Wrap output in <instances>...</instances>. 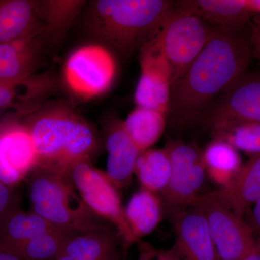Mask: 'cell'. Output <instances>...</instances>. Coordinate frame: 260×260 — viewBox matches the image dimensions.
<instances>
[{
	"instance_id": "cell-12",
	"label": "cell",
	"mask_w": 260,
	"mask_h": 260,
	"mask_svg": "<svg viewBox=\"0 0 260 260\" xmlns=\"http://www.w3.org/2000/svg\"><path fill=\"white\" fill-rule=\"evenodd\" d=\"M37 165L35 146L25 124L0 123V181L13 188Z\"/></svg>"
},
{
	"instance_id": "cell-10",
	"label": "cell",
	"mask_w": 260,
	"mask_h": 260,
	"mask_svg": "<svg viewBox=\"0 0 260 260\" xmlns=\"http://www.w3.org/2000/svg\"><path fill=\"white\" fill-rule=\"evenodd\" d=\"M211 129L232 123H260V72L246 70L213 103L205 120Z\"/></svg>"
},
{
	"instance_id": "cell-5",
	"label": "cell",
	"mask_w": 260,
	"mask_h": 260,
	"mask_svg": "<svg viewBox=\"0 0 260 260\" xmlns=\"http://www.w3.org/2000/svg\"><path fill=\"white\" fill-rule=\"evenodd\" d=\"M218 29L174 3L152 35L170 65L172 85L186 73Z\"/></svg>"
},
{
	"instance_id": "cell-7",
	"label": "cell",
	"mask_w": 260,
	"mask_h": 260,
	"mask_svg": "<svg viewBox=\"0 0 260 260\" xmlns=\"http://www.w3.org/2000/svg\"><path fill=\"white\" fill-rule=\"evenodd\" d=\"M73 187L92 213L112 224L122 241L124 249L133 244L120 196L115 184L90 160L73 166L67 173Z\"/></svg>"
},
{
	"instance_id": "cell-14",
	"label": "cell",
	"mask_w": 260,
	"mask_h": 260,
	"mask_svg": "<svg viewBox=\"0 0 260 260\" xmlns=\"http://www.w3.org/2000/svg\"><path fill=\"white\" fill-rule=\"evenodd\" d=\"M105 148L107 152V172L117 188L129 184L141 151L126 133L123 121L114 119L105 129Z\"/></svg>"
},
{
	"instance_id": "cell-21",
	"label": "cell",
	"mask_w": 260,
	"mask_h": 260,
	"mask_svg": "<svg viewBox=\"0 0 260 260\" xmlns=\"http://www.w3.org/2000/svg\"><path fill=\"white\" fill-rule=\"evenodd\" d=\"M56 227L32 212L20 207L8 214L0 223V246L10 249Z\"/></svg>"
},
{
	"instance_id": "cell-34",
	"label": "cell",
	"mask_w": 260,
	"mask_h": 260,
	"mask_svg": "<svg viewBox=\"0 0 260 260\" xmlns=\"http://www.w3.org/2000/svg\"><path fill=\"white\" fill-rule=\"evenodd\" d=\"M248 9L254 15H260V0H246Z\"/></svg>"
},
{
	"instance_id": "cell-3",
	"label": "cell",
	"mask_w": 260,
	"mask_h": 260,
	"mask_svg": "<svg viewBox=\"0 0 260 260\" xmlns=\"http://www.w3.org/2000/svg\"><path fill=\"white\" fill-rule=\"evenodd\" d=\"M167 0H99L89 11L90 32L104 47L128 56L156 31L172 9Z\"/></svg>"
},
{
	"instance_id": "cell-24",
	"label": "cell",
	"mask_w": 260,
	"mask_h": 260,
	"mask_svg": "<svg viewBox=\"0 0 260 260\" xmlns=\"http://www.w3.org/2000/svg\"><path fill=\"white\" fill-rule=\"evenodd\" d=\"M203 160L207 174L223 188L230 184L242 166L237 150L223 140L217 139L203 150Z\"/></svg>"
},
{
	"instance_id": "cell-32",
	"label": "cell",
	"mask_w": 260,
	"mask_h": 260,
	"mask_svg": "<svg viewBox=\"0 0 260 260\" xmlns=\"http://www.w3.org/2000/svg\"><path fill=\"white\" fill-rule=\"evenodd\" d=\"M154 260H178L177 251H167V252H155Z\"/></svg>"
},
{
	"instance_id": "cell-25",
	"label": "cell",
	"mask_w": 260,
	"mask_h": 260,
	"mask_svg": "<svg viewBox=\"0 0 260 260\" xmlns=\"http://www.w3.org/2000/svg\"><path fill=\"white\" fill-rule=\"evenodd\" d=\"M79 234L81 233L73 229L54 227L30 240L7 249L25 260H54L67 242Z\"/></svg>"
},
{
	"instance_id": "cell-9",
	"label": "cell",
	"mask_w": 260,
	"mask_h": 260,
	"mask_svg": "<svg viewBox=\"0 0 260 260\" xmlns=\"http://www.w3.org/2000/svg\"><path fill=\"white\" fill-rule=\"evenodd\" d=\"M166 150L170 158L172 172L164 200L172 213L191 205L200 194L206 178L203 151L198 145L181 140L169 141Z\"/></svg>"
},
{
	"instance_id": "cell-31",
	"label": "cell",
	"mask_w": 260,
	"mask_h": 260,
	"mask_svg": "<svg viewBox=\"0 0 260 260\" xmlns=\"http://www.w3.org/2000/svg\"><path fill=\"white\" fill-rule=\"evenodd\" d=\"M250 34L252 54L260 60V27H252Z\"/></svg>"
},
{
	"instance_id": "cell-20",
	"label": "cell",
	"mask_w": 260,
	"mask_h": 260,
	"mask_svg": "<svg viewBox=\"0 0 260 260\" xmlns=\"http://www.w3.org/2000/svg\"><path fill=\"white\" fill-rule=\"evenodd\" d=\"M124 216L133 243L148 235L155 229L162 218V207L156 195L140 189L130 198Z\"/></svg>"
},
{
	"instance_id": "cell-35",
	"label": "cell",
	"mask_w": 260,
	"mask_h": 260,
	"mask_svg": "<svg viewBox=\"0 0 260 260\" xmlns=\"http://www.w3.org/2000/svg\"><path fill=\"white\" fill-rule=\"evenodd\" d=\"M241 260H260V255L256 252V250H254V252L251 253L250 255Z\"/></svg>"
},
{
	"instance_id": "cell-26",
	"label": "cell",
	"mask_w": 260,
	"mask_h": 260,
	"mask_svg": "<svg viewBox=\"0 0 260 260\" xmlns=\"http://www.w3.org/2000/svg\"><path fill=\"white\" fill-rule=\"evenodd\" d=\"M214 139L223 140L249 156L260 155V123H232L212 129Z\"/></svg>"
},
{
	"instance_id": "cell-28",
	"label": "cell",
	"mask_w": 260,
	"mask_h": 260,
	"mask_svg": "<svg viewBox=\"0 0 260 260\" xmlns=\"http://www.w3.org/2000/svg\"><path fill=\"white\" fill-rule=\"evenodd\" d=\"M20 207L19 195L13 188L0 181V223L10 213Z\"/></svg>"
},
{
	"instance_id": "cell-11",
	"label": "cell",
	"mask_w": 260,
	"mask_h": 260,
	"mask_svg": "<svg viewBox=\"0 0 260 260\" xmlns=\"http://www.w3.org/2000/svg\"><path fill=\"white\" fill-rule=\"evenodd\" d=\"M140 75L134 94L137 107L167 115L172 88L170 65L150 37L140 48Z\"/></svg>"
},
{
	"instance_id": "cell-30",
	"label": "cell",
	"mask_w": 260,
	"mask_h": 260,
	"mask_svg": "<svg viewBox=\"0 0 260 260\" xmlns=\"http://www.w3.org/2000/svg\"><path fill=\"white\" fill-rule=\"evenodd\" d=\"M246 215L248 217L246 222L252 229L253 232L260 234V198L248 210Z\"/></svg>"
},
{
	"instance_id": "cell-36",
	"label": "cell",
	"mask_w": 260,
	"mask_h": 260,
	"mask_svg": "<svg viewBox=\"0 0 260 260\" xmlns=\"http://www.w3.org/2000/svg\"><path fill=\"white\" fill-rule=\"evenodd\" d=\"M255 250L260 255V236L258 240L256 241Z\"/></svg>"
},
{
	"instance_id": "cell-1",
	"label": "cell",
	"mask_w": 260,
	"mask_h": 260,
	"mask_svg": "<svg viewBox=\"0 0 260 260\" xmlns=\"http://www.w3.org/2000/svg\"><path fill=\"white\" fill-rule=\"evenodd\" d=\"M252 55L245 28H219L186 73L171 88L167 119L173 127L205 120L213 103L248 70Z\"/></svg>"
},
{
	"instance_id": "cell-22",
	"label": "cell",
	"mask_w": 260,
	"mask_h": 260,
	"mask_svg": "<svg viewBox=\"0 0 260 260\" xmlns=\"http://www.w3.org/2000/svg\"><path fill=\"white\" fill-rule=\"evenodd\" d=\"M167 124V115L164 113L140 107L123 121L126 133L141 152L150 149L160 139Z\"/></svg>"
},
{
	"instance_id": "cell-2",
	"label": "cell",
	"mask_w": 260,
	"mask_h": 260,
	"mask_svg": "<svg viewBox=\"0 0 260 260\" xmlns=\"http://www.w3.org/2000/svg\"><path fill=\"white\" fill-rule=\"evenodd\" d=\"M24 124L35 146L37 166L68 173L78 162L90 161L99 149L91 126L66 108L42 109Z\"/></svg>"
},
{
	"instance_id": "cell-33",
	"label": "cell",
	"mask_w": 260,
	"mask_h": 260,
	"mask_svg": "<svg viewBox=\"0 0 260 260\" xmlns=\"http://www.w3.org/2000/svg\"><path fill=\"white\" fill-rule=\"evenodd\" d=\"M0 260H25L12 252L11 251L0 246Z\"/></svg>"
},
{
	"instance_id": "cell-19",
	"label": "cell",
	"mask_w": 260,
	"mask_h": 260,
	"mask_svg": "<svg viewBox=\"0 0 260 260\" xmlns=\"http://www.w3.org/2000/svg\"><path fill=\"white\" fill-rule=\"evenodd\" d=\"M38 3L0 0V44L37 36Z\"/></svg>"
},
{
	"instance_id": "cell-27",
	"label": "cell",
	"mask_w": 260,
	"mask_h": 260,
	"mask_svg": "<svg viewBox=\"0 0 260 260\" xmlns=\"http://www.w3.org/2000/svg\"><path fill=\"white\" fill-rule=\"evenodd\" d=\"M84 4L76 0H49L41 3L43 18L51 32H62L69 26Z\"/></svg>"
},
{
	"instance_id": "cell-13",
	"label": "cell",
	"mask_w": 260,
	"mask_h": 260,
	"mask_svg": "<svg viewBox=\"0 0 260 260\" xmlns=\"http://www.w3.org/2000/svg\"><path fill=\"white\" fill-rule=\"evenodd\" d=\"M178 254L186 260H218L204 215L189 205L172 213Z\"/></svg>"
},
{
	"instance_id": "cell-23",
	"label": "cell",
	"mask_w": 260,
	"mask_h": 260,
	"mask_svg": "<svg viewBox=\"0 0 260 260\" xmlns=\"http://www.w3.org/2000/svg\"><path fill=\"white\" fill-rule=\"evenodd\" d=\"M172 166L165 148L148 149L140 153L135 174L142 189L156 194L162 192L169 184Z\"/></svg>"
},
{
	"instance_id": "cell-29",
	"label": "cell",
	"mask_w": 260,
	"mask_h": 260,
	"mask_svg": "<svg viewBox=\"0 0 260 260\" xmlns=\"http://www.w3.org/2000/svg\"><path fill=\"white\" fill-rule=\"evenodd\" d=\"M20 97L17 95L15 87L0 85V111L15 106L18 107Z\"/></svg>"
},
{
	"instance_id": "cell-6",
	"label": "cell",
	"mask_w": 260,
	"mask_h": 260,
	"mask_svg": "<svg viewBox=\"0 0 260 260\" xmlns=\"http://www.w3.org/2000/svg\"><path fill=\"white\" fill-rule=\"evenodd\" d=\"M191 205L204 215L218 260H241L255 250L252 229L218 191L199 195Z\"/></svg>"
},
{
	"instance_id": "cell-15",
	"label": "cell",
	"mask_w": 260,
	"mask_h": 260,
	"mask_svg": "<svg viewBox=\"0 0 260 260\" xmlns=\"http://www.w3.org/2000/svg\"><path fill=\"white\" fill-rule=\"evenodd\" d=\"M37 36L0 44V85H25L37 60Z\"/></svg>"
},
{
	"instance_id": "cell-8",
	"label": "cell",
	"mask_w": 260,
	"mask_h": 260,
	"mask_svg": "<svg viewBox=\"0 0 260 260\" xmlns=\"http://www.w3.org/2000/svg\"><path fill=\"white\" fill-rule=\"evenodd\" d=\"M116 74L114 54L107 48L98 44H88L75 49L63 68L65 85L75 96L84 100L108 91Z\"/></svg>"
},
{
	"instance_id": "cell-37",
	"label": "cell",
	"mask_w": 260,
	"mask_h": 260,
	"mask_svg": "<svg viewBox=\"0 0 260 260\" xmlns=\"http://www.w3.org/2000/svg\"><path fill=\"white\" fill-rule=\"evenodd\" d=\"M3 112V111H0V119H1V112Z\"/></svg>"
},
{
	"instance_id": "cell-17",
	"label": "cell",
	"mask_w": 260,
	"mask_h": 260,
	"mask_svg": "<svg viewBox=\"0 0 260 260\" xmlns=\"http://www.w3.org/2000/svg\"><path fill=\"white\" fill-rule=\"evenodd\" d=\"M177 4L218 28H245L254 15L246 0H186Z\"/></svg>"
},
{
	"instance_id": "cell-38",
	"label": "cell",
	"mask_w": 260,
	"mask_h": 260,
	"mask_svg": "<svg viewBox=\"0 0 260 260\" xmlns=\"http://www.w3.org/2000/svg\"><path fill=\"white\" fill-rule=\"evenodd\" d=\"M259 27H260V16H259Z\"/></svg>"
},
{
	"instance_id": "cell-4",
	"label": "cell",
	"mask_w": 260,
	"mask_h": 260,
	"mask_svg": "<svg viewBox=\"0 0 260 260\" xmlns=\"http://www.w3.org/2000/svg\"><path fill=\"white\" fill-rule=\"evenodd\" d=\"M27 178L31 212L51 225L80 233L109 228L84 203L67 173L37 166Z\"/></svg>"
},
{
	"instance_id": "cell-18",
	"label": "cell",
	"mask_w": 260,
	"mask_h": 260,
	"mask_svg": "<svg viewBox=\"0 0 260 260\" xmlns=\"http://www.w3.org/2000/svg\"><path fill=\"white\" fill-rule=\"evenodd\" d=\"M218 192L223 201L244 218L248 210L260 198V155L251 157L230 184Z\"/></svg>"
},
{
	"instance_id": "cell-16",
	"label": "cell",
	"mask_w": 260,
	"mask_h": 260,
	"mask_svg": "<svg viewBox=\"0 0 260 260\" xmlns=\"http://www.w3.org/2000/svg\"><path fill=\"white\" fill-rule=\"evenodd\" d=\"M120 237L110 227L71 238L54 260H121Z\"/></svg>"
}]
</instances>
